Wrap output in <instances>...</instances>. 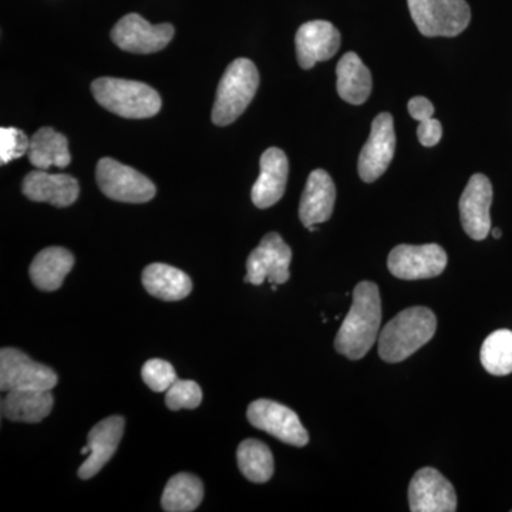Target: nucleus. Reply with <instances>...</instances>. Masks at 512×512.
Masks as SVG:
<instances>
[{"mask_svg":"<svg viewBox=\"0 0 512 512\" xmlns=\"http://www.w3.org/2000/svg\"><path fill=\"white\" fill-rule=\"evenodd\" d=\"M141 281L151 296L165 302L181 301L192 291L190 276L171 265H148Z\"/></svg>","mask_w":512,"mask_h":512,"instance_id":"23","label":"nucleus"},{"mask_svg":"<svg viewBox=\"0 0 512 512\" xmlns=\"http://www.w3.org/2000/svg\"><path fill=\"white\" fill-rule=\"evenodd\" d=\"M247 417L255 429L266 431L272 437L293 447H305L309 434L298 414L272 400L259 399L249 404Z\"/></svg>","mask_w":512,"mask_h":512,"instance_id":"8","label":"nucleus"},{"mask_svg":"<svg viewBox=\"0 0 512 512\" xmlns=\"http://www.w3.org/2000/svg\"><path fill=\"white\" fill-rule=\"evenodd\" d=\"M481 365L490 375L507 376L512 373V332L495 330L484 340Z\"/></svg>","mask_w":512,"mask_h":512,"instance_id":"27","label":"nucleus"},{"mask_svg":"<svg viewBox=\"0 0 512 512\" xmlns=\"http://www.w3.org/2000/svg\"><path fill=\"white\" fill-rule=\"evenodd\" d=\"M28 157L33 167L45 171L52 167L66 168L72 161L69 141L52 127L40 128L33 134Z\"/></svg>","mask_w":512,"mask_h":512,"instance_id":"24","label":"nucleus"},{"mask_svg":"<svg viewBox=\"0 0 512 512\" xmlns=\"http://www.w3.org/2000/svg\"><path fill=\"white\" fill-rule=\"evenodd\" d=\"M336 187L325 170H315L309 175L303 190L299 218L306 228L323 224L332 217L335 208Z\"/></svg>","mask_w":512,"mask_h":512,"instance_id":"19","label":"nucleus"},{"mask_svg":"<svg viewBox=\"0 0 512 512\" xmlns=\"http://www.w3.org/2000/svg\"><path fill=\"white\" fill-rule=\"evenodd\" d=\"M52 390H13L2 400V414L16 423H40L53 409Z\"/></svg>","mask_w":512,"mask_h":512,"instance_id":"21","label":"nucleus"},{"mask_svg":"<svg viewBox=\"0 0 512 512\" xmlns=\"http://www.w3.org/2000/svg\"><path fill=\"white\" fill-rule=\"evenodd\" d=\"M57 377L52 367L40 365L18 349L3 348L0 352V389L13 390H52Z\"/></svg>","mask_w":512,"mask_h":512,"instance_id":"9","label":"nucleus"},{"mask_svg":"<svg viewBox=\"0 0 512 512\" xmlns=\"http://www.w3.org/2000/svg\"><path fill=\"white\" fill-rule=\"evenodd\" d=\"M204 498V484L200 478L180 473L165 485L161 507L167 512H191L197 510Z\"/></svg>","mask_w":512,"mask_h":512,"instance_id":"25","label":"nucleus"},{"mask_svg":"<svg viewBox=\"0 0 512 512\" xmlns=\"http://www.w3.org/2000/svg\"><path fill=\"white\" fill-rule=\"evenodd\" d=\"M261 174L252 187L251 198L256 208L274 207L281 201L289 175L288 157L281 148H268L261 157Z\"/></svg>","mask_w":512,"mask_h":512,"instance_id":"16","label":"nucleus"},{"mask_svg":"<svg viewBox=\"0 0 512 512\" xmlns=\"http://www.w3.org/2000/svg\"><path fill=\"white\" fill-rule=\"evenodd\" d=\"M491 204V181L484 174H474L460 198L461 225L474 241H483L491 232Z\"/></svg>","mask_w":512,"mask_h":512,"instance_id":"14","label":"nucleus"},{"mask_svg":"<svg viewBox=\"0 0 512 512\" xmlns=\"http://www.w3.org/2000/svg\"><path fill=\"white\" fill-rule=\"evenodd\" d=\"M447 266V254L440 245H399L390 252L387 268L404 281L436 278Z\"/></svg>","mask_w":512,"mask_h":512,"instance_id":"11","label":"nucleus"},{"mask_svg":"<svg viewBox=\"0 0 512 512\" xmlns=\"http://www.w3.org/2000/svg\"><path fill=\"white\" fill-rule=\"evenodd\" d=\"M29 146L28 136L19 128H0V163L3 165L28 153Z\"/></svg>","mask_w":512,"mask_h":512,"instance_id":"30","label":"nucleus"},{"mask_svg":"<svg viewBox=\"0 0 512 512\" xmlns=\"http://www.w3.org/2000/svg\"><path fill=\"white\" fill-rule=\"evenodd\" d=\"M336 76V89L343 100L360 106L369 99L373 87L372 73L355 52H348L339 60Z\"/></svg>","mask_w":512,"mask_h":512,"instance_id":"22","label":"nucleus"},{"mask_svg":"<svg viewBox=\"0 0 512 512\" xmlns=\"http://www.w3.org/2000/svg\"><path fill=\"white\" fill-rule=\"evenodd\" d=\"M96 180L101 192L110 200L144 204L156 197L157 188L150 178L113 158H101Z\"/></svg>","mask_w":512,"mask_h":512,"instance_id":"6","label":"nucleus"},{"mask_svg":"<svg viewBox=\"0 0 512 512\" xmlns=\"http://www.w3.org/2000/svg\"><path fill=\"white\" fill-rule=\"evenodd\" d=\"M409 504L413 512H454L457 495L453 484L440 471L426 467L410 481Z\"/></svg>","mask_w":512,"mask_h":512,"instance_id":"13","label":"nucleus"},{"mask_svg":"<svg viewBox=\"0 0 512 512\" xmlns=\"http://www.w3.org/2000/svg\"><path fill=\"white\" fill-rule=\"evenodd\" d=\"M124 421L121 416H111L97 423L90 430L87 437V447L90 448L89 457L79 468V477L82 480H90L100 473L114 456L124 434Z\"/></svg>","mask_w":512,"mask_h":512,"instance_id":"17","label":"nucleus"},{"mask_svg":"<svg viewBox=\"0 0 512 512\" xmlns=\"http://www.w3.org/2000/svg\"><path fill=\"white\" fill-rule=\"evenodd\" d=\"M380 325L382 299L379 286L373 282H360L353 291L352 308L336 335V352L350 360L362 359L379 338Z\"/></svg>","mask_w":512,"mask_h":512,"instance_id":"1","label":"nucleus"},{"mask_svg":"<svg viewBox=\"0 0 512 512\" xmlns=\"http://www.w3.org/2000/svg\"><path fill=\"white\" fill-rule=\"evenodd\" d=\"M407 5L423 36L456 37L470 25L466 0H407Z\"/></svg>","mask_w":512,"mask_h":512,"instance_id":"5","label":"nucleus"},{"mask_svg":"<svg viewBox=\"0 0 512 512\" xmlns=\"http://www.w3.org/2000/svg\"><path fill=\"white\" fill-rule=\"evenodd\" d=\"M175 30L170 23L151 25L143 16L128 13L111 30V40L126 52L148 55L163 50L173 40Z\"/></svg>","mask_w":512,"mask_h":512,"instance_id":"10","label":"nucleus"},{"mask_svg":"<svg viewBox=\"0 0 512 512\" xmlns=\"http://www.w3.org/2000/svg\"><path fill=\"white\" fill-rule=\"evenodd\" d=\"M417 137L424 147H434L440 143L443 137V126L439 120L431 119L420 121V126L417 128Z\"/></svg>","mask_w":512,"mask_h":512,"instance_id":"31","label":"nucleus"},{"mask_svg":"<svg viewBox=\"0 0 512 512\" xmlns=\"http://www.w3.org/2000/svg\"><path fill=\"white\" fill-rule=\"evenodd\" d=\"M22 191L30 201L47 202L53 207L66 208L77 201L80 187L79 181L72 175L36 170L26 175Z\"/></svg>","mask_w":512,"mask_h":512,"instance_id":"18","label":"nucleus"},{"mask_svg":"<svg viewBox=\"0 0 512 512\" xmlns=\"http://www.w3.org/2000/svg\"><path fill=\"white\" fill-rule=\"evenodd\" d=\"M299 66L309 70L316 63L326 62L339 52L340 33L326 20L303 23L295 37Z\"/></svg>","mask_w":512,"mask_h":512,"instance_id":"15","label":"nucleus"},{"mask_svg":"<svg viewBox=\"0 0 512 512\" xmlns=\"http://www.w3.org/2000/svg\"><path fill=\"white\" fill-rule=\"evenodd\" d=\"M258 87V69L251 60L237 59L229 64L215 97L212 109L214 124L224 127L237 121L254 100Z\"/></svg>","mask_w":512,"mask_h":512,"instance_id":"4","label":"nucleus"},{"mask_svg":"<svg viewBox=\"0 0 512 512\" xmlns=\"http://www.w3.org/2000/svg\"><path fill=\"white\" fill-rule=\"evenodd\" d=\"M437 318L429 308L414 306L394 316L379 336V355L384 362L399 363L433 339Z\"/></svg>","mask_w":512,"mask_h":512,"instance_id":"2","label":"nucleus"},{"mask_svg":"<svg viewBox=\"0 0 512 512\" xmlns=\"http://www.w3.org/2000/svg\"><path fill=\"white\" fill-rule=\"evenodd\" d=\"M238 467L251 483L264 484L274 476L275 464L271 450L262 441L248 439L239 444Z\"/></svg>","mask_w":512,"mask_h":512,"instance_id":"26","label":"nucleus"},{"mask_svg":"<svg viewBox=\"0 0 512 512\" xmlns=\"http://www.w3.org/2000/svg\"><path fill=\"white\" fill-rule=\"evenodd\" d=\"M291 262L292 249L281 235L271 232L262 238L261 244L248 256L245 282L255 286L265 281L272 285L286 284L291 276Z\"/></svg>","mask_w":512,"mask_h":512,"instance_id":"7","label":"nucleus"},{"mask_svg":"<svg viewBox=\"0 0 512 512\" xmlns=\"http://www.w3.org/2000/svg\"><path fill=\"white\" fill-rule=\"evenodd\" d=\"M491 234H493L495 239H500L503 237V232H501L500 228H494L493 231H491Z\"/></svg>","mask_w":512,"mask_h":512,"instance_id":"33","label":"nucleus"},{"mask_svg":"<svg viewBox=\"0 0 512 512\" xmlns=\"http://www.w3.org/2000/svg\"><path fill=\"white\" fill-rule=\"evenodd\" d=\"M409 109L410 116L413 117L414 120L424 121L429 120L433 117L434 114V106L433 103L426 97H413L412 100L409 101Z\"/></svg>","mask_w":512,"mask_h":512,"instance_id":"32","label":"nucleus"},{"mask_svg":"<svg viewBox=\"0 0 512 512\" xmlns=\"http://www.w3.org/2000/svg\"><path fill=\"white\" fill-rule=\"evenodd\" d=\"M141 377L144 383L157 393L167 392L178 380L173 365L161 359L148 360L141 369Z\"/></svg>","mask_w":512,"mask_h":512,"instance_id":"29","label":"nucleus"},{"mask_svg":"<svg viewBox=\"0 0 512 512\" xmlns=\"http://www.w3.org/2000/svg\"><path fill=\"white\" fill-rule=\"evenodd\" d=\"M201 402V387L197 383L192 382V380H177L167 390V396H165V404L173 412L181 409H197Z\"/></svg>","mask_w":512,"mask_h":512,"instance_id":"28","label":"nucleus"},{"mask_svg":"<svg viewBox=\"0 0 512 512\" xmlns=\"http://www.w3.org/2000/svg\"><path fill=\"white\" fill-rule=\"evenodd\" d=\"M394 151H396V133H394L392 114L380 113L373 120L369 140L360 151L359 164H357L360 178L365 183H375L379 180L392 163Z\"/></svg>","mask_w":512,"mask_h":512,"instance_id":"12","label":"nucleus"},{"mask_svg":"<svg viewBox=\"0 0 512 512\" xmlns=\"http://www.w3.org/2000/svg\"><path fill=\"white\" fill-rule=\"evenodd\" d=\"M74 266V256L66 248L43 249L33 259L29 268L30 279L40 291L55 292Z\"/></svg>","mask_w":512,"mask_h":512,"instance_id":"20","label":"nucleus"},{"mask_svg":"<svg viewBox=\"0 0 512 512\" xmlns=\"http://www.w3.org/2000/svg\"><path fill=\"white\" fill-rule=\"evenodd\" d=\"M94 99L124 119H150L161 110L160 94L146 83L101 77L92 84Z\"/></svg>","mask_w":512,"mask_h":512,"instance_id":"3","label":"nucleus"}]
</instances>
